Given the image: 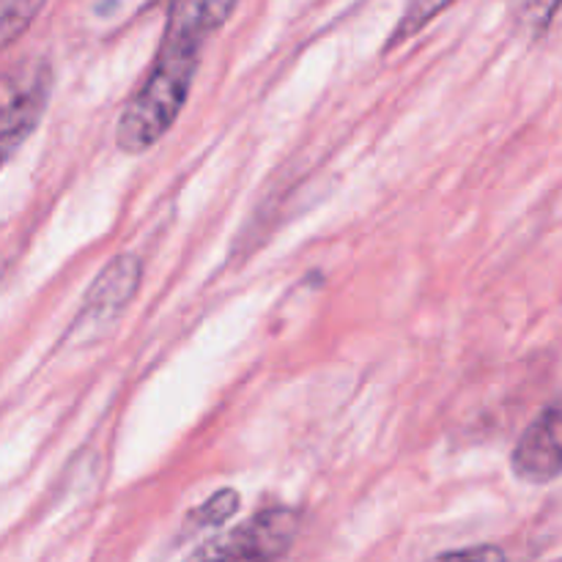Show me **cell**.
<instances>
[{"label":"cell","mask_w":562,"mask_h":562,"mask_svg":"<svg viewBox=\"0 0 562 562\" xmlns=\"http://www.w3.org/2000/svg\"><path fill=\"white\" fill-rule=\"evenodd\" d=\"M206 42V36L190 27L165 22L162 42L154 55L151 69L135 97L126 102L115 126V143L121 151L140 154L168 135L190 97L192 80L201 64V49Z\"/></svg>","instance_id":"obj_1"},{"label":"cell","mask_w":562,"mask_h":562,"mask_svg":"<svg viewBox=\"0 0 562 562\" xmlns=\"http://www.w3.org/2000/svg\"><path fill=\"white\" fill-rule=\"evenodd\" d=\"M53 82V66L38 55L16 60L0 71V170L38 126L49 104Z\"/></svg>","instance_id":"obj_2"},{"label":"cell","mask_w":562,"mask_h":562,"mask_svg":"<svg viewBox=\"0 0 562 562\" xmlns=\"http://www.w3.org/2000/svg\"><path fill=\"white\" fill-rule=\"evenodd\" d=\"M300 525L296 508H267L234 530L209 538L184 562H278L294 547Z\"/></svg>","instance_id":"obj_3"},{"label":"cell","mask_w":562,"mask_h":562,"mask_svg":"<svg viewBox=\"0 0 562 562\" xmlns=\"http://www.w3.org/2000/svg\"><path fill=\"white\" fill-rule=\"evenodd\" d=\"M143 280V263L135 256H119L99 272L93 285L82 300L80 316L71 324V335L104 329L126 311L135 300Z\"/></svg>","instance_id":"obj_4"},{"label":"cell","mask_w":562,"mask_h":562,"mask_svg":"<svg viewBox=\"0 0 562 562\" xmlns=\"http://www.w3.org/2000/svg\"><path fill=\"white\" fill-rule=\"evenodd\" d=\"M510 467L525 483H552L562 475V393L525 428L510 456Z\"/></svg>","instance_id":"obj_5"},{"label":"cell","mask_w":562,"mask_h":562,"mask_svg":"<svg viewBox=\"0 0 562 562\" xmlns=\"http://www.w3.org/2000/svg\"><path fill=\"white\" fill-rule=\"evenodd\" d=\"M456 0H406L404 5V14H401L398 25H395L393 36H390L387 47L384 49H393L398 44H404L406 38L417 36L423 27L428 25L431 20H437L442 11H448Z\"/></svg>","instance_id":"obj_6"},{"label":"cell","mask_w":562,"mask_h":562,"mask_svg":"<svg viewBox=\"0 0 562 562\" xmlns=\"http://www.w3.org/2000/svg\"><path fill=\"white\" fill-rule=\"evenodd\" d=\"M47 0H0V49L14 44L33 25Z\"/></svg>","instance_id":"obj_7"},{"label":"cell","mask_w":562,"mask_h":562,"mask_svg":"<svg viewBox=\"0 0 562 562\" xmlns=\"http://www.w3.org/2000/svg\"><path fill=\"white\" fill-rule=\"evenodd\" d=\"M236 510H239V494H236L234 488H220V492L212 494L201 508H195L190 516H187V530L201 532V530L223 527Z\"/></svg>","instance_id":"obj_8"},{"label":"cell","mask_w":562,"mask_h":562,"mask_svg":"<svg viewBox=\"0 0 562 562\" xmlns=\"http://www.w3.org/2000/svg\"><path fill=\"white\" fill-rule=\"evenodd\" d=\"M562 9V0H514V16L530 36H543Z\"/></svg>","instance_id":"obj_9"},{"label":"cell","mask_w":562,"mask_h":562,"mask_svg":"<svg viewBox=\"0 0 562 562\" xmlns=\"http://www.w3.org/2000/svg\"><path fill=\"white\" fill-rule=\"evenodd\" d=\"M428 562H508L505 552L494 543H483V547L470 549H453V552H442Z\"/></svg>","instance_id":"obj_10"}]
</instances>
